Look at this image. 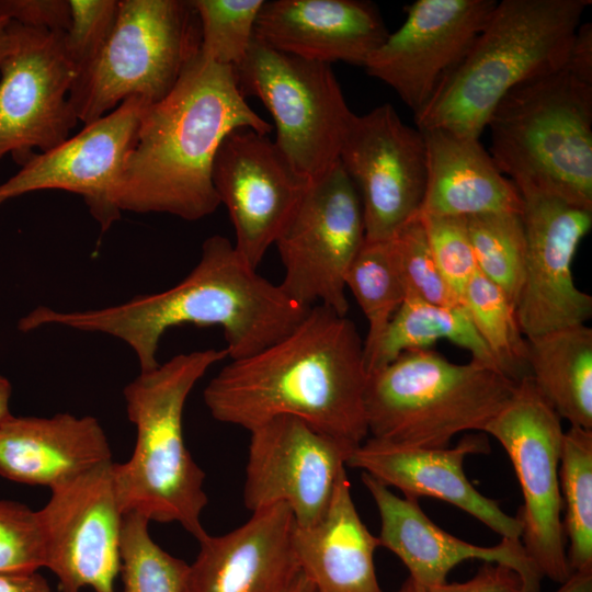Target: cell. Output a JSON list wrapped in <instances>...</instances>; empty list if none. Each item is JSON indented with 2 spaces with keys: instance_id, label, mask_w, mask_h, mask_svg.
I'll list each match as a JSON object with an SVG mask.
<instances>
[{
  "instance_id": "1",
  "label": "cell",
  "mask_w": 592,
  "mask_h": 592,
  "mask_svg": "<svg viewBox=\"0 0 592 592\" xmlns=\"http://www.w3.org/2000/svg\"><path fill=\"white\" fill-rule=\"evenodd\" d=\"M364 341L354 322L316 305L285 337L231 360L205 387L212 417L251 431L277 417L297 418L353 446L368 436Z\"/></svg>"
},
{
  "instance_id": "2",
  "label": "cell",
  "mask_w": 592,
  "mask_h": 592,
  "mask_svg": "<svg viewBox=\"0 0 592 592\" xmlns=\"http://www.w3.org/2000/svg\"><path fill=\"white\" fill-rule=\"evenodd\" d=\"M310 308L292 300L253 269L229 239L214 235L202 246L198 263L177 285L126 303L83 311L38 306L18 322L22 332L46 326L99 332L125 342L140 372L159 365L162 335L183 325L219 326L230 360L251 356L289 333Z\"/></svg>"
},
{
  "instance_id": "3",
  "label": "cell",
  "mask_w": 592,
  "mask_h": 592,
  "mask_svg": "<svg viewBox=\"0 0 592 592\" xmlns=\"http://www.w3.org/2000/svg\"><path fill=\"white\" fill-rule=\"evenodd\" d=\"M239 128L262 135L272 130L244 100L235 68L198 53L169 94L143 113L114 193L115 207L185 220L209 216L220 205L213 183L215 156Z\"/></svg>"
},
{
  "instance_id": "4",
  "label": "cell",
  "mask_w": 592,
  "mask_h": 592,
  "mask_svg": "<svg viewBox=\"0 0 592 592\" xmlns=\"http://www.w3.org/2000/svg\"><path fill=\"white\" fill-rule=\"evenodd\" d=\"M226 357V349L178 354L140 372L125 386L126 413L136 428V442L127 462L113 463L123 515L137 513L149 522H177L197 540L207 534L201 521L208 502L205 473L185 445L183 410L195 384Z\"/></svg>"
},
{
  "instance_id": "5",
  "label": "cell",
  "mask_w": 592,
  "mask_h": 592,
  "mask_svg": "<svg viewBox=\"0 0 592 592\" xmlns=\"http://www.w3.org/2000/svg\"><path fill=\"white\" fill-rule=\"evenodd\" d=\"M591 0H502L468 55L417 116L420 130L479 138L499 102L519 84L565 67Z\"/></svg>"
},
{
  "instance_id": "6",
  "label": "cell",
  "mask_w": 592,
  "mask_h": 592,
  "mask_svg": "<svg viewBox=\"0 0 592 592\" xmlns=\"http://www.w3.org/2000/svg\"><path fill=\"white\" fill-rule=\"evenodd\" d=\"M490 156L516 187L592 210V86L563 68L525 81L494 107Z\"/></svg>"
},
{
  "instance_id": "7",
  "label": "cell",
  "mask_w": 592,
  "mask_h": 592,
  "mask_svg": "<svg viewBox=\"0 0 592 592\" xmlns=\"http://www.w3.org/2000/svg\"><path fill=\"white\" fill-rule=\"evenodd\" d=\"M516 384L475 360L458 364L431 349L406 351L368 374V434L406 446H449L458 433L483 432Z\"/></svg>"
},
{
  "instance_id": "8",
  "label": "cell",
  "mask_w": 592,
  "mask_h": 592,
  "mask_svg": "<svg viewBox=\"0 0 592 592\" xmlns=\"http://www.w3.org/2000/svg\"><path fill=\"white\" fill-rule=\"evenodd\" d=\"M200 47L201 25L191 0H119L114 26L96 57L79 71L69 105L87 125L133 95L157 103Z\"/></svg>"
},
{
  "instance_id": "9",
  "label": "cell",
  "mask_w": 592,
  "mask_h": 592,
  "mask_svg": "<svg viewBox=\"0 0 592 592\" xmlns=\"http://www.w3.org/2000/svg\"><path fill=\"white\" fill-rule=\"evenodd\" d=\"M235 72L243 96L259 98L271 113L274 144L295 172L310 183L329 172L354 116L331 65L280 52L254 36Z\"/></svg>"
},
{
  "instance_id": "10",
  "label": "cell",
  "mask_w": 592,
  "mask_h": 592,
  "mask_svg": "<svg viewBox=\"0 0 592 592\" xmlns=\"http://www.w3.org/2000/svg\"><path fill=\"white\" fill-rule=\"evenodd\" d=\"M561 419L530 376L516 384L509 402L483 433L504 448L519 480L523 505L521 543L544 578L561 584L572 574L561 520L559 460Z\"/></svg>"
},
{
  "instance_id": "11",
  "label": "cell",
  "mask_w": 592,
  "mask_h": 592,
  "mask_svg": "<svg viewBox=\"0 0 592 592\" xmlns=\"http://www.w3.org/2000/svg\"><path fill=\"white\" fill-rule=\"evenodd\" d=\"M365 241L357 189L341 162L311 182L275 241L283 292L300 306L346 316L345 274Z\"/></svg>"
},
{
  "instance_id": "12",
  "label": "cell",
  "mask_w": 592,
  "mask_h": 592,
  "mask_svg": "<svg viewBox=\"0 0 592 592\" xmlns=\"http://www.w3.org/2000/svg\"><path fill=\"white\" fill-rule=\"evenodd\" d=\"M65 32L9 23L10 49L0 69V160L23 163L69 138L78 119L68 95L78 76Z\"/></svg>"
},
{
  "instance_id": "13",
  "label": "cell",
  "mask_w": 592,
  "mask_h": 592,
  "mask_svg": "<svg viewBox=\"0 0 592 592\" xmlns=\"http://www.w3.org/2000/svg\"><path fill=\"white\" fill-rule=\"evenodd\" d=\"M339 161L360 194L365 240H389L419 215L426 184L424 137L390 104L354 114Z\"/></svg>"
},
{
  "instance_id": "14",
  "label": "cell",
  "mask_w": 592,
  "mask_h": 592,
  "mask_svg": "<svg viewBox=\"0 0 592 592\" xmlns=\"http://www.w3.org/2000/svg\"><path fill=\"white\" fill-rule=\"evenodd\" d=\"M522 196L526 241L524 280L515 308L526 339L569 326L592 315V297L573 280L576 252L592 227V210L530 186Z\"/></svg>"
},
{
  "instance_id": "15",
  "label": "cell",
  "mask_w": 592,
  "mask_h": 592,
  "mask_svg": "<svg viewBox=\"0 0 592 592\" xmlns=\"http://www.w3.org/2000/svg\"><path fill=\"white\" fill-rule=\"evenodd\" d=\"M37 511L45 567L59 581L60 592H114L121 571V511L113 462L50 490Z\"/></svg>"
},
{
  "instance_id": "16",
  "label": "cell",
  "mask_w": 592,
  "mask_h": 592,
  "mask_svg": "<svg viewBox=\"0 0 592 592\" xmlns=\"http://www.w3.org/2000/svg\"><path fill=\"white\" fill-rule=\"evenodd\" d=\"M494 0H418L369 56L366 72L396 91L414 116L462 65L487 24Z\"/></svg>"
},
{
  "instance_id": "17",
  "label": "cell",
  "mask_w": 592,
  "mask_h": 592,
  "mask_svg": "<svg viewBox=\"0 0 592 592\" xmlns=\"http://www.w3.org/2000/svg\"><path fill=\"white\" fill-rule=\"evenodd\" d=\"M250 432L243 502L258 511L286 504L295 524L317 522L356 447L293 417L271 419Z\"/></svg>"
},
{
  "instance_id": "18",
  "label": "cell",
  "mask_w": 592,
  "mask_h": 592,
  "mask_svg": "<svg viewBox=\"0 0 592 592\" xmlns=\"http://www.w3.org/2000/svg\"><path fill=\"white\" fill-rule=\"evenodd\" d=\"M213 183L232 223L234 246L257 269L310 184L274 141L251 128L229 133L213 164Z\"/></svg>"
},
{
  "instance_id": "19",
  "label": "cell",
  "mask_w": 592,
  "mask_h": 592,
  "mask_svg": "<svg viewBox=\"0 0 592 592\" xmlns=\"http://www.w3.org/2000/svg\"><path fill=\"white\" fill-rule=\"evenodd\" d=\"M148 105L141 96H129L60 145L31 155L0 184V205L36 191H68L81 195L102 231L107 230L121 215L114 193Z\"/></svg>"
},
{
  "instance_id": "20",
  "label": "cell",
  "mask_w": 592,
  "mask_h": 592,
  "mask_svg": "<svg viewBox=\"0 0 592 592\" xmlns=\"http://www.w3.org/2000/svg\"><path fill=\"white\" fill-rule=\"evenodd\" d=\"M485 434H468L454 447H415L367 437L348 457L346 466L361 469L405 498L445 501L474 516L501 538L521 539L522 524L498 501L481 494L466 477L467 456L487 454Z\"/></svg>"
},
{
  "instance_id": "21",
  "label": "cell",
  "mask_w": 592,
  "mask_h": 592,
  "mask_svg": "<svg viewBox=\"0 0 592 592\" xmlns=\"http://www.w3.org/2000/svg\"><path fill=\"white\" fill-rule=\"evenodd\" d=\"M286 504L252 512L239 527L198 540L184 592H287L301 573Z\"/></svg>"
},
{
  "instance_id": "22",
  "label": "cell",
  "mask_w": 592,
  "mask_h": 592,
  "mask_svg": "<svg viewBox=\"0 0 592 592\" xmlns=\"http://www.w3.org/2000/svg\"><path fill=\"white\" fill-rule=\"evenodd\" d=\"M362 482L380 516L379 546L394 553L415 582L445 583L457 565L478 559L513 569L522 579L523 592H539L543 577L521 539L501 538L494 546L471 544L436 525L418 500L398 497L366 473H362Z\"/></svg>"
},
{
  "instance_id": "23",
  "label": "cell",
  "mask_w": 592,
  "mask_h": 592,
  "mask_svg": "<svg viewBox=\"0 0 592 592\" xmlns=\"http://www.w3.org/2000/svg\"><path fill=\"white\" fill-rule=\"evenodd\" d=\"M389 32L377 7L362 0L264 1L254 36L304 59L364 67Z\"/></svg>"
},
{
  "instance_id": "24",
  "label": "cell",
  "mask_w": 592,
  "mask_h": 592,
  "mask_svg": "<svg viewBox=\"0 0 592 592\" xmlns=\"http://www.w3.org/2000/svg\"><path fill=\"white\" fill-rule=\"evenodd\" d=\"M112 462L106 434L94 417L10 415L0 423V476L50 490Z\"/></svg>"
},
{
  "instance_id": "25",
  "label": "cell",
  "mask_w": 592,
  "mask_h": 592,
  "mask_svg": "<svg viewBox=\"0 0 592 592\" xmlns=\"http://www.w3.org/2000/svg\"><path fill=\"white\" fill-rule=\"evenodd\" d=\"M421 132L426 151V184L419 216L521 214L519 190L501 173L479 138L441 128Z\"/></svg>"
},
{
  "instance_id": "26",
  "label": "cell",
  "mask_w": 592,
  "mask_h": 592,
  "mask_svg": "<svg viewBox=\"0 0 592 592\" xmlns=\"http://www.w3.org/2000/svg\"><path fill=\"white\" fill-rule=\"evenodd\" d=\"M293 545L316 592H382L374 565L379 539L357 513L345 468L322 516L308 526L295 524Z\"/></svg>"
},
{
  "instance_id": "27",
  "label": "cell",
  "mask_w": 592,
  "mask_h": 592,
  "mask_svg": "<svg viewBox=\"0 0 592 592\" xmlns=\"http://www.w3.org/2000/svg\"><path fill=\"white\" fill-rule=\"evenodd\" d=\"M527 340L530 377L560 419L592 430V329L585 323Z\"/></svg>"
},
{
  "instance_id": "28",
  "label": "cell",
  "mask_w": 592,
  "mask_h": 592,
  "mask_svg": "<svg viewBox=\"0 0 592 592\" xmlns=\"http://www.w3.org/2000/svg\"><path fill=\"white\" fill-rule=\"evenodd\" d=\"M440 340L467 350L471 360L499 371L465 307L441 306L406 298L368 361L367 372L369 374L386 366L406 351L430 349Z\"/></svg>"
},
{
  "instance_id": "29",
  "label": "cell",
  "mask_w": 592,
  "mask_h": 592,
  "mask_svg": "<svg viewBox=\"0 0 592 592\" xmlns=\"http://www.w3.org/2000/svg\"><path fill=\"white\" fill-rule=\"evenodd\" d=\"M559 487L569 568L592 572V430L570 425L563 432Z\"/></svg>"
},
{
  "instance_id": "30",
  "label": "cell",
  "mask_w": 592,
  "mask_h": 592,
  "mask_svg": "<svg viewBox=\"0 0 592 592\" xmlns=\"http://www.w3.org/2000/svg\"><path fill=\"white\" fill-rule=\"evenodd\" d=\"M345 287L361 307L368 325L364 341L367 363L394 315L406 298L389 240H365L345 274Z\"/></svg>"
},
{
  "instance_id": "31",
  "label": "cell",
  "mask_w": 592,
  "mask_h": 592,
  "mask_svg": "<svg viewBox=\"0 0 592 592\" xmlns=\"http://www.w3.org/2000/svg\"><path fill=\"white\" fill-rule=\"evenodd\" d=\"M462 301L499 371L515 383L530 376L527 340L504 293L477 270L464 289Z\"/></svg>"
},
{
  "instance_id": "32",
  "label": "cell",
  "mask_w": 592,
  "mask_h": 592,
  "mask_svg": "<svg viewBox=\"0 0 592 592\" xmlns=\"http://www.w3.org/2000/svg\"><path fill=\"white\" fill-rule=\"evenodd\" d=\"M465 219L477 270L497 285L516 308L526 259L521 214L493 213Z\"/></svg>"
},
{
  "instance_id": "33",
  "label": "cell",
  "mask_w": 592,
  "mask_h": 592,
  "mask_svg": "<svg viewBox=\"0 0 592 592\" xmlns=\"http://www.w3.org/2000/svg\"><path fill=\"white\" fill-rule=\"evenodd\" d=\"M148 524L140 514L123 515L119 547L123 592H184L189 565L163 550L151 538Z\"/></svg>"
},
{
  "instance_id": "34",
  "label": "cell",
  "mask_w": 592,
  "mask_h": 592,
  "mask_svg": "<svg viewBox=\"0 0 592 592\" xmlns=\"http://www.w3.org/2000/svg\"><path fill=\"white\" fill-rule=\"evenodd\" d=\"M263 0H191L201 25L200 54L238 67L248 54Z\"/></svg>"
},
{
  "instance_id": "35",
  "label": "cell",
  "mask_w": 592,
  "mask_h": 592,
  "mask_svg": "<svg viewBox=\"0 0 592 592\" xmlns=\"http://www.w3.org/2000/svg\"><path fill=\"white\" fill-rule=\"evenodd\" d=\"M389 244L406 298L464 307L460 297L445 282L434 262L424 224L419 216L403 225L389 239Z\"/></svg>"
},
{
  "instance_id": "36",
  "label": "cell",
  "mask_w": 592,
  "mask_h": 592,
  "mask_svg": "<svg viewBox=\"0 0 592 592\" xmlns=\"http://www.w3.org/2000/svg\"><path fill=\"white\" fill-rule=\"evenodd\" d=\"M45 567L37 511L0 499V573H27Z\"/></svg>"
},
{
  "instance_id": "37",
  "label": "cell",
  "mask_w": 592,
  "mask_h": 592,
  "mask_svg": "<svg viewBox=\"0 0 592 592\" xmlns=\"http://www.w3.org/2000/svg\"><path fill=\"white\" fill-rule=\"evenodd\" d=\"M419 217L424 224L430 250L440 273L462 299L466 285L477 271L466 219Z\"/></svg>"
},
{
  "instance_id": "38",
  "label": "cell",
  "mask_w": 592,
  "mask_h": 592,
  "mask_svg": "<svg viewBox=\"0 0 592 592\" xmlns=\"http://www.w3.org/2000/svg\"><path fill=\"white\" fill-rule=\"evenodd\" d=\"M68 1L70 23L64 33V45L79 73L105 44L117 16L119 0Z\"/></svg>"
},
{
  "instance_id": "39",
  "label": "cell",
  "mask_w": 592,
  "mask_h": 592,
  "mask_svg": "<svg viewBox=\"0 0 592 592\" xmlns=\"http://www.w3.org/2000/svg\"><path fill=\"white\" fill-rule=\"evenodd\" d=\"M395 592H523V583L513 569L483 562L466 581L424 585L408 577Z\"/></svg>"
},
{
  "instance_id": "40",
  "label": "cell",
  "mask_w": 592,
  "mask_h": 592,
  "mask_svg": "<svg viewBox=\"0 0 592 592\" xmlns=\"http://www.w3.org/2000/svg\"><path fill=\"white\" fill-rule=\"evenodd\" d=\"M0 18L25 27L66 32L70 7L68 0H0Z\"/></svg>"
},
{
  "instance_id": "41",
  "label": "cell",
  "mask_w": 592,
  "mask_h": 592,
  "mask_svg": "<svg viewBox=\"0 0 592 592\" xmlns=\"http://www.w3.org/2000/svg\"><path fill=\"white\" fill-rule=\"evenodd\" d=\"M577 80L592 86V24L577 29L563 67Z\"/></svg>"
},
{
  "instance_id": "42",
  "label": "cell",
  "mask_w": 592,
  "mask_h": 592,
  "mask_svg": "<svg viewBox=\"0 0 592 592\" xmlns=\"http://www.w3.org/2000/svg\"><path fill=\"white\" fill-rule=\"evenodd\" d=\"M0 592H52L46 578L38 571L0 573Z\"/></svg>"
},
{
  "instance_id": "43",
  "label": "cell",
  "mask_w": 592,
  "mask_h": 592,
  "mask_svg": "<svg viewBox=\"0 0 592 592\" xmlns=\"http://www.w3.org/2000/svg\"><path fill=\"white\" fill-rule=\"evenodd\" d=\"M554 592H592V572H574Z\"/></svg>"
},
{
  "instance_id": "44",
  "label": "cell",
  "mask_w": 592,
  "mask_h": 592,
  "mask_svg": "<svg viewBox=\"0 0 592 592\" xmlns=\"http://www.w3.org/2000/svg\"><path fill=\"white\" fill-rule=\"evenodd\" d=\"M12 395V385L8 378L0 375V423L8 419L10 412V398Z\"/></svg>"
},
{
  "instance_id": "45",
  "label": "cell",
  "mask_w": 592,
  "mask_h": 592,
  "mask_svg": "<svg viewBox=\"0 0 592 592\" xmlns=\"http://www.w3.org/2000/svg\"><path fill=\"white\" fill-rule=\"evenodd\" d=\"M9 23L0 18V69L10 49Z\"/></svg>"
},
{
  "instance_id": "46",
  "label": "cell",
  "mask_w": 592,
  "mask_h": 592,
  "mask_svg": "<svg viewBox=\"0 0 592 592\" xmlns=\"http://www.w3.org/2000/svg\"><path fill=\"white\" fill-rule=\"evenodd\" d=\"M287 592H316L312 583L301 572L293 587Z\"/></svg>"
}]
</instances>
